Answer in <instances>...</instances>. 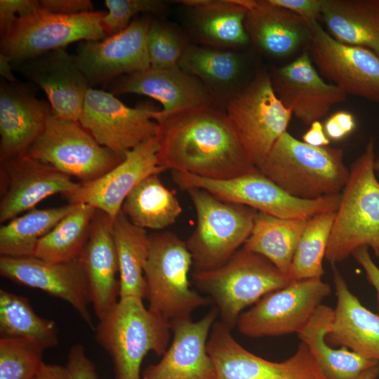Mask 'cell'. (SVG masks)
<instances>
[{"label":"cell","instance_id":"obj_1","mask_svg":"<svg viewBox=\"0 0 379 379\" xmlns=\"http://www.w3.org/2000/svg\"><path fill=\"white\" fill-rule=\"evenodd\" d=\"M152 117L159 164L166 171L223 180L257 169L224 109L205 106L166 115L154 109Z\"/></svg>","mask_w":379,"mask_h":379},{"label":"cell","instance_id":"obj_2","mask_svg":"<svg viewBox=\"0 0 379 379\" xmlns=\"http://www.w3.org/2000/svg\"><path fill=\"white\" fill-rule=\"evenodd\" d=\"M343 150L313 147L286 131L257 169L291 197L314 200L341 193L350 175Z\"/></svg>","mask_w":379,"mask_h":379},{"label":"cell","instance_id":"obj_3","mask_svg":"<svg viewBox=\"0 0 379 379\" xmlns=\"http://www.w3.org/2000/svg\"><path fill=\"white\" fill-rule=\"evenodd\" d=\"M375 143L370 139L352 163L335 211L326 259L341 262L360 247L375 253L379 245V181L374 169Z\"/></svg>","mask_w":379,"mask_h":379},{"label":"cell","instance_id":"obj_4","mask_svg":"<svg viewBox=\"0 0 379 379\" xmlns=\"http://www.w3.org/2000/svg\"><path fill=\"white\" fill-rule=\"evenodd\" d=\"M142 300L119 298L95 326V340L112 359L114 379H140L145 355L150 351L161 355L168 349L170 322L146 308Z\"/></svg>","mask_w":379,"mask_h":379},{"label":"cell","instance_id":"obj_5","mask_svg":"<svg viewBox=\"0 0 379 379\" xmlns=\"http://www.w3.org/2000/svg\"><path fill=\"white\" fill-rule=\"evenodd\" d=\"M192 279L211 298L220 321L231 330L243 310L293 280L264 256L244 247L218 268L194 271Z\"/></svg>","mask_w":379,"mask_h":379},{"label":"cell","instance_id":"obj_6","mask_svg":"<svg viewBox=\"0 0 379 379\" xmlns=\"http://www.w3.org/2000/svg\"><path fill=\"white\" fill-rule=\"evenodd\" d=\"M192 255L186 241L171 232L149 235V249L144 265L145 298L149 309L171 322L190 318L210 299L190 288Z\"/></svg>","mask_w":379,"mask_h":379},{"label":"cell","instance_id":"obj_7","mask_svg":"<svg viewBox=\"0 0 379 379\" xmlns=\"http://www.w3.org/2000/svg\"><path fill=\"white\" fill-rule=\"evenodd\" d=\"M197 213V225L186 241L194 272L214 270L225 263L249 237L255 209L222 201L197 187L185 190Z\"/></svg>","mask_w":379,"mask_h":379},{"label":"cell","instance_id":"obj_8","mask_svg":"<svg viewBox=\"0 0 379 379\" xmlns=\"http://www.w3.org/2000/svg\"><path fill=\"white\" fill-rule=\"evenodd\" d=\"M175 184L182 190L197 187L218 199L241 204L282 218L309 219L323 212L336 211L340 193L314 200L294 198L258 169L230 179H208L187 173L172 171Z\"/></svg>","mask_w":379,"mask_h":379},{"label":"cell","instance_id":"obj_9","mask_svg":"<svg viewBox=\"0 0 379 379\" xmlns=\"http://www.w3.org/2000/svg\"><path fill=\"white\" fill-rule=\"evenodd\" d=\"M105 13L65 15L41 7L17 19L1 34V53L18 64L73 42L102 40L108 36L102 25Z\"/></svg>","mask_w":379,"mask_h":379},{"label":"cell","instance_id":"obj_10","mask_svg":"<svg viewBox=\"0 0 379 379\" xmlns=\"http://www.w3.org/2000/svg\"><path fill=\"white\" fill-rule=\"evenodd\" d=\"M224 110L238 131L256 168L285 133L292 117L276 95L270 73L258 69L225 104Z\"/></svg>","mask_w":379,"mask_h":379},{"label":"cell","instance_id":"obj_11","mask_svg":"<svg viewBox=\"0 0 379 379\" xmlns=\"http://www.w3.org/2000/svg\"><path fill=\"white\" fill-rule=\"evenodd\" d=\"M26 154L76 177L81 182L101 177L124 160L100 145L79 121L59 117L53 112L44 131Z\"/></svg>","mask_w":379,"mask_h":379},{"label":"cell","instance_id":"obj_12","mask_svg":"<svg viewBox=\"0 0 379 379\" xmlns=\"http://www.w3.org/2000/svg\"><path fill=\"white\" fill-rule=\"evenodd\" d=\"M331 293V286L321 278L294 279L241 314L236 326L249 338L298 334Z\"/></svg>","mask_w":379,"mask_h":379},{"label":"cell","instance_id":"obj_13","mask_svg":"<svg viewBox=\"0 0 379 379\" xmlns=\"http://www.w3.org/2000/svg\"><path fill=\"white\" fill-rule=\"evenodd\" d=\"M220 320L213 324L207 350L215 370V379H327L303 343L282 362L255 355L233 338Z\"/></svg>","mask_w":379,"mask_h":379},{"label":"cell","instance_id":"obj_14","mask_svg":"<svg viewBox=\"0 0 379 379\" xmlns=\"http://www.w3.org/2000/svg\"><path fill=\"white\" fill-rule=\"evenodd\" d=\"M305 50L318 72L346 95L379 102V56L372 51L341 43L310 22Z\"/></svg>","mask_w":379,"mask_h":379},{"label":"cell","instance_id":"obj_15","mask_svg":"<svg viewBox=\"0 0 379 379\" xmlns=\"http://www.w3.org/2000/svg\"><path fill=\"white\" fill-rule=\"evenodd\" d=\"M153 110L128 107L113 93L90 88L79 122L100 145L124 159L133 149L156 137Z\"/></svg>","mask_w":379,"mask_h":379},{"label":"cell","instance_id":"obj_16","mask_svg":"<svg viewBox=\"0 0 379 379\" xmlns=\"http://www.w3.org/2000/svg\"><path fill=\"white\" fill-rule=\"evenodd\" d=\"M149 24L147 18H135L119 33L102 40L81 41L74 58L90 85L150 67L147 49Z\"/></svg>","mask_w":379,"mask_h":379},{"label":"cell","instance_id":"obj_17","mask_svg":"<svg viewBox=\"0 0 379 379\" xmlns=\"http://www.w3.org/2000/svg\"><path fill=\"white\" fill-rule=\"evenodd\" d=\"M0 274L18 284L39 289L65 301L95 330L89 311L91 302L88 282L79 258L55 263L35 256H1Z\"/></svg>","mask_w":379,"mask_h":379},{"label":"cell","instance_id":"obj_18","mask_svg":"<svg viewBox=\"0 0 379 379\" xmlns=\"http://www.w3.org/2000/svg\"><path fill=\"white\" fill-rule=\"evenodd\" d=\"M156 137L130 151L125 159L101 177L79 182L65 197L72 204H87L104 212L112 220L121 211L123 203L142 180L166 170L159 164Z\"/></svg>","mask_w":379,"mask_h":379},{"label":"cell","instance_id":"obj_19","mask_svg":"<svg viewBox=\"0 0 379 379\" xmlns=\"http://www.w3.org/2000/svg\"><path fill=\"white\" fill-rule=\"evenodd\" d=\"M306 50L290 63L270 73L273 89L293 115L307 125L319 121L347 95L326 82L313 65Z\"/></svg>","mask_w":379,"mask_h":379},{"label":"cell","instance_id":"obj_20","mask_svg":"<svg viewBox=\"0 0 379 379\" xmlns=\"http://www.w3.org/2000/svg\"><path fill=\"white\" fill-rule=\"evenodd\" d=\"M218 315L215 307L197 321L191 317L171 321L172 343L158 364L145 369L142 379H215L207 342Z\"/></svg>","mask_w":379,"mask_h":379},{"label":"cell","instance_id":"obj_21","mask_svg":"<svg viewBox=\"0 0 379 379\" xmlns=\"http://www.w3.org/2000/svg\"><path fill=\"white\" fill-rule=\"evenodd\" d=\"M18 69L46 93L53 114L79 121L91 88L74 56L65 48L53 50L20 63Z\"/></svg>","mask_w":379,"mask_h":379},{"label":"cell","instance_id":"obj_22","mask_svg":"<svg viewBox=\"0 0 379 379\" xmlns=\"http://www.w3.org/2000/svg\"><path fill=\"white\" fill-rule=\"evenodd\" d=\"M1 168L7 187L0 204L1 223L34 208L46 197L66 195L79 185L70 176L27 154L2 162Z\"/></svg>","mask_w":379,"mask_h":379},{"label":"cell","instance_id":"obj_23","mask_svg":"<svg viewBox=\"0 0 379 379\" xmlns=\"http://www.w3.org/2000/svg\"><path fill=\"white\" fill-rule=\"evenodd\" d=\"M51 107L26 85L1 81L0 161L26 154L45 129Z\"/></svg>","mask_w":379,"mask_h":379},{"label":"cell","instance_id":"obj_24","mask_svg":"<svg viewBox=\"0 0 379 379\" xmlns=\"http://www.w3.org/2000/svg\"><path fill=\"white\" fill-rule=\"evenodd\" d=\"M113 94L135 93L158 100L161 115L199 107H220L202 82L180 67L157 69L149 67L119 77L113 85Z\"/></svg>","mask_w":379,"mask_h":379},{"label":"cell","instance_id":"obj_25","mask_svg":"<svg viewBox=\"0 0 379 379\" xmlns=\"http://www.w3.org/2000/svg\"><path fill=\"white\" fill-rule=\"evenodd\" d=\"M88 282L91 302L98 320L117 304L119 264L113 234V220L97 210L88 241L79 256Z\"/></svg>","mask_w":379,"mask_h":379},{"label":"cell","instance_id":"obj_26","mask_svg":"<svg viewBox=\"0 0 379 379\" xmlns=\"http://www.w3.org/2000/svg\"><path fill=\"white\" fill-rule=\"evenodd\" d=\"M246 9L244 21L251 44L273 58L288 57L306 48L310 22L267 0H239Z\"/></svg>","mask_w":379,"mask_h":379},{"label":"cell","instance_id":"obj_27","mask_svg":"<svg viewBox=\"0 0 379 379\" xmlns=\"http://www.w3.org/2000/svg\"><path fill=\"white\" fill-rule=\"evenodd\" d=\"M249 59L241 51L190 43L180 60L179 67L198 78L224 109L227 101L253 77H248Z\"/></svg>","mask_w":379,"mask_h":379},{"label":"cell","instance_id":"obj_28","mask_svg":"<svg viewBox=\"0 0 379 379\" xmlns=\"http://www.w3.org/2000/svg\"><path fill=\"white\" fill-rule=\"evenodd\" d=\"M188 32L197 44L241 51L251 44L244 21L246 9L239 0H181Z\"/></svg>","mask_w":379,"mask_h":379},{"label":"cell","instance_id":"obj_29","mask_svg":"<svg viewBox=\"0 0 379 379\" xmlns=\"http://www.w3.org/2000/svg\"><path fill=\"white\" fill-rule=\"evenodd\" d=\"M331 265L336 305L326 341L379 362V314L361 304L350 290L335 264Z\"/></svg>","mask_w":379,"mask_h":379},{"label":"cell","instance_id":"obj_30","mask_svg":"<svg viewBox=\"0 0 379 379\" xmlns=\"http://www.w3.org/2000/svg\"><path fill=\"white\" fill-rule=\"evenodd\" d=\"M333 319V309L321 304L298 334L327 379H357L379 362L361 356L345 347L333 348L326 341Z\"/></svg>","mask_w":379,"mask_h":379},{"label":"cell","instance_id":"obj_31","mask_svg":"<svg viewBox=\"0 0 379 379\" xmlns=\"http://www.w3.org/2000/svg\"><path fill=\"white\" fill-rule=\"evenodd\" d=\"M321 19L338 41L369 49L379 56L376 0H325Z\"/></svg>","mask_w":379,"mask_h":379},{"label":"cell","instance_id":"obj_32","mask_svg":"<svg viewBox=\"0 0 379 379\" xmlns=\"http://www.w3.org/2000/svg\"><path fill=\"white\" fill-rule=\"evenodd\" d=\"M308 219L282 218L258 211L243 247L258 253L288 275L297 245Z\"/></svg>","mask_w":379,"mask_h":379},{"label":"cell","instance_id":"obj_33","mask_svg":"<svg viewBox=\"0 0 379 379\" xmlns=\"http://www.w3.org/2000/svg\"><path fill=\"white\" fill-rule=\"evenodd\" d=\"M113 234L117 249L119 298L144 299V265L149 249V235L145 229L134 225L121 211L113 220Z\"/></svg>","mask_w":379,"mask_h":379},{"label":"cell","instance_id":"obj_34","mask_svg":"<svg viewBox=\"0 0 379 379\" xmlns=\"http://www.w3.org/2000/svg\"><path fill=\"white\" fill-rule=\"evenodd\" d=\"M121 211L137 227L161 230L175 223L182 209L175 193L164 185L158 175H152L131 191Z\"/></svg>","mask_w":379,"mask_h":379},{"label":"cell","instance_id":"obj_35","mask_svg":"<svg viewBox=\"0 0 379 379\" xmlns=\"http://www.w3.org/2000/svg\"><path fill=\"white\" fill-rule=\"evenodd\" d=\"M77 204H69L56 208H34L17 216L0 228L1 256L21 258L34 256L39 241Z\"/></svg>","mask_w":379,"mask_h":379},{"label":"cell","instance_id":"obj_36","mask_svg":"<svg viewBox=\"0 0 379 379\" xmlns=\"http://www.w3.org/2000/svg\"><path fill=\"white\" fill-rule=\"evenodd\" d=\"M97 209L83 204L61 219L38 243L35 257L60 263L79 258L85 246Z\"/></svg>","mask_w":379,"mask_h":379},{"label":"cell","instance_id":"obj_37","mask_svg":"<svg viewBox=\"0 0 379 379\" xmlns=\"http://www.w3.org/2000/svg\"><path fill=\"white\" fill-rule=\"evenodd\" d=\"M0 338H34L49 348L58 344L55 322L42 318L34 311L29 300L0 289Z\"/></svg>","mask_w":379,"mask_h":379},{"label":"cell","instance_id":"obj_38","mask_svg":"<svg viewBox=\"0 0 379 379\" xmlns=\"http://www.w3.org/2000/svg\"><path fill=\"white\" fill-rule=\"evenodd\" d=\"M336 211L318 213L307 221L293 258L292 279L321 278L323 260L328 244Z\"/></svg>","mask_w":379,"mask_h":379},{"label":"cell","instance_id":"obj_39","mask_svg":"<svg viewBox=\"0 0 379 379\" xmlns=\"http://www.w3.org/2000/svg\"><path fill=\"white\" fill-rule=\"evenodd\" d=\"M48 348L37 339L0 338V379H32Z\"/></svg>","mask_w":379,"mask_h":379},{"label":"cell","instance_id":"obj_40","mask_svg":"<svg viewBox=\"0 0 379 379\" xmlns=\"http://www.w3.org/2000/svg\"><path fill=\"white\" fill-rule=\"evenodd\" d=\"M188 37L172 25L150 20L147 49L150 67L169 69L179 67L180 60L187 46Z\"/></svg>","mask_w":379,"mask_h":379},{"label":"cell","instance_id":"obj_41","mask_svg":"<svg viewBox=\"0 0 379 379\" xmlns=\"http://www.w3.org/2000/svg\"><path fill=\"white\" fill-rule=\"evenodd\" d=\"M108 10L102 20L106 34L113 35L126 29L139 13H162L166 4L160 0H105Z\"/></svg>","mask_w":379,"mask_h":379},{"label":"cell","instance_id":"obj_42","mask_svg":"<svg viewBox=\"0 0 379 379\" xmlns=\"http://www.w3.org/2000/svg\"><path fill=\"white\" fill-rule=\"evenodd\" d=\"M40 8V2L36 0H1V34L7 30L17 19L29 15Z\"/></svg>","mask_w":379,"mask_h":379},{"label":"cell","instance_id":"obj_43","mask_svg":"<svg viewBox=\"0 0 379 379\" xmlns=\"http://www.w3.org/2000/svg\"><path fill=\"white\" fill-rule=\"evenodd\" d=\"M66 368L69 379H98L95 366L82 345L76 344L70 347Z\"/></svg>","mask_w":379,"mask_h":379},{"label":"cell","instance_id":"obj_44","mask_svg":"<svg viewBox=\"0 0 379 379\" xmlns=\"http://www.w3.org/2000/svg\"><path fill=\"white\" fill-rule=\"evenodd\" d=\"M272 5L284 8L311 22L321 18L325 0H267Z\"/></svg>","mask_w":379,"mask_h":379},{"label":"cell","instance_id":"obj_45","mask_svg":"<svg viewBox=\"0 0 379 379\" xmlns=\"http://www.w3.org/2000/svg\"><path fill=\"white\" fill-rule=\"evenodd\" d=\"M356 128L354 117L347 111H338L331 114L325 121L324 128L329 140H340Z\"/></svg>","mask_w":379,"mask_h":379},{"label":"cell","instance_id":"obj_46","mask_svg":"<svg viewBox=\"0 0 379 379\" xmlns=\"http://www.w3.org/2000/svg\"><path fill=\"white\" fill-rule=\"evenodd\" d=\"M41 8L55 14L72 15L93 11L90 0H41Z\"/></svg>","mask_w":379,"mask_h":379},{"label":"cell","instance_id":"obj_47","mask_svg":"<svg viewBox=\"0 0 379 379\" xmlns=\"http://www.w3.org/2000/svg\"><path fill=\"white\" fill-rule=\"evenodd\" d=\"M357 262L361 265L366 273L369 284L374 288L378 301L379 314V267L375 265L368 252L366 246L356 249L352 254Z\"/></svg>","mask_w":379,"mask_h":379},{"label":"cell","instance_id":"obj_48","mask_svg":"<svg viewBox=\"0 0 379 379\" xmlns=\"http://www.w3.org/2000/svg\"><path fill=\"white\" fill-rule=\"evenodd\" d=\"M302 141L313 147H326L330 140L326 136L324 126L319 121L310 124V128L302 135Z\"/></svg>","mask_w":379,"mask_h":379},{"label":"cell","instance_id":"obj_49","mask_svg":"<svg viewBox=\"0 0 379 379\" xmlns=\"http://www.w3.org/2000/svg\"><path fill=\"white\" fill-rule=\"evenodd\" d=\"M32 379H69L66 366L44 363Z\"/></svg>","mask_w":379,"mask_h":379},{"label":"cell","instance_id":"obj_50","mask_svg":"<svg viewBox=\"0 0 379 379\" xmlns=\"http://www.w3.org/2000/svg\"><path fill=\"white\" fill-rule=\"evenodd\" d=\"M11 62V60L6 55L0 53L1 76L9 83H16L18 81L13 74Z\"/></svg>","mask_w":379,"mask_h":379},{"label":"cell","instance_id":"obj_51","mask_svg":"<svg viewBox=\"0 0 379 379\" xmlns=\"http://www.w3.org/2000/svg\"><path fill=\"white\" fill-rule=\"evenodd\" d=\"M379 376V364L364 371L357 379H377Z\"/></svg>","mask_w":379,"mask_h":379},{"label":"cell","instance_id":"obj_52","mask_svg":"<svg viewBox=\"0 0 379 379\" xmlns=\"http://www.w3.org/2000/svg\"><path fill=\"white\" fill-rule=\"evenodd\" d=\"M374 169L376 175L379 177V156L375 157L374 162Z\"/></svg>","mask_w":379,"mask_h":379},{"label":"cell","instance_id":"obj_53","mask_svg":"<svg viewBox=\"0 0 379 379\" xmlns=\"http://www.w3.org/2000/svg\"><path fill=\"white\" fill-rule=\"evenodd\" d=\"M375 255H377V256L379 257V245H378V249H377V251L376 253H375Z\"/></svg>","mask_w":379,"mask_h":379},{"label":"cell","instance_id":"obj_54","mask_svg":"<svg viewBox=\"0 0 379 379\" xmlns=\"http://www.w3.org/2000/svg\"><path fill=\"white\" fill-rule=\"evenodd\" d=\"M376 1H377V4H378V5L379 6V0H376Z\"/></svg>","mask_w":379,"mask_h":379}]
</instances>
